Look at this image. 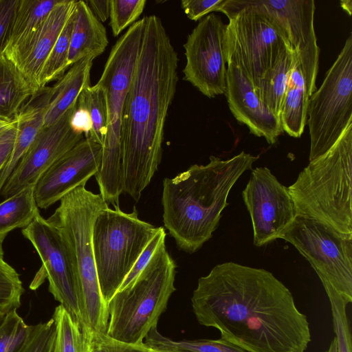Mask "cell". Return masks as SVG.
Wrapping results in <instances>:
<instances>
[{"label": "cell", "instance_id": "6da1fadb", "mask_svg": "<svg viewBox=\"0 0 352 352\" xmlns=\"http://www.w3.org/2000/svg\"><path fill=\"white\" fill-rule=\"evenodd\" d=\"M191 303L200 324L246 352H305L311 340L292 292L264 269L217 265L198 280Z\"/></svg>", "mask_w": 352, "mask_h": 352}, {"label": "cell", "instance_id": "7a4b0ae2", "mask_svg": "<svg viewBox=\"0 0 352 352\" xmlns=\"http://www.w3.org/2000/svg\"><path fill=\"white\" fill-rule=\"evenodd\" d=\"M142 42L122 112V189L135 201L162 157L164 126L178 82L179 58L158 16H144Z\"/></svg>", "mask_w": 352, "mask_h": 352}, {"label": "cell", "instance_id": "3957f363", "mask_svg": "<svg viewBox=\"0 0 352 352\" xmlns=\"http://www.w3.org/2000/svg\"><path fill=\"white\" fill-rule=\"evenodd\" d=\"M258 157L244 151L226 160L211 155L206 165L163 180L164 227L181 250L194 253L212 237L232 187Z\"/></svg>", "mask_w": 352, "mask_h": 352}, {"label": "cell", "instance_id": "277c9868", "mask_svg": "<svg viewBox=\"0 0 352 352\" xmlns=\"http://www.w3.org/2000/svg\"><path fill=\"white\" fill-rule=\"evenodd\" d=\"M84 182L60 200L46 219L56 231L71 265L77 289L85 342L96 334H107L109 312L100 288L92 245L96 218L109 207L100 194L88 190Z\"/></svg>", "mask_w": 352, "mask_h": 352}, {"label": "cell", "instance_id": "5b68a950", "mask_svg": "<svg viewBox=\"0 0 352 352\" xmlns=\"http://www.w3.org/2000/svg\"><path fill=\"white\" fill-rule=\"evenodd\" d=\"M351 170L352 124L327 153L309 162L287 187L296 216L352 234Z\"/></svg>", "mask_w": 352, "mask_h": 352}, {"label": "cell", "instance_id": "8992f818", "mask_svg": "<svg viewBox=\"0 0 352 352\" xmlns=\"http://www.w3.org/2000/svg\"><path fill=\"white\" fill-rule=\"evenodd\" d=\"M144 16L137 21L112 47L97 82L104 89L107 109V133L102 146V160L94 175L105 202L119 206L123 192L121 124L124 101L139 54Z\"/></svg>", "mask_w": 352, "mask_h": 352}, {"label": "cell", "instance_id": "52a82bcc", "mask_svg": "<svg viewBox=\"0 0 352 352\" xmlns=\"http://www.w3.org/2000/svg\"><path fill=\"white\" fill-rule=\"evenodd\" d=\"M176 267L163 243L136 279L107 302V335L125 342H143L175 291Z\"/></svg>", "mask_w": 352, "mask_h": 352}, {"label": "cell", "instance_id": "ba28073f", "mask_svg": "<svg viewBox=\"0 0 352 352\" xmlns=\"http://www.w3.org/2000/svg\"><path fill=\"white\" fill-rule=\"evenodd\" d=\"M158 228L141 220L135 207L102 210L95 219L92 245L102 296L107 303L118 291Z\"/></svg>", "mask_w": 352, "mask_h": 352}, {"label": "cell", "instance_id": "9c48e42d", "mask_svg": "<svg viewBox=\"0 0 352 352\" xmlns=\"http://www.w3.org/2000/svg\"><path fill=\"white\" fill-rule=\"evenodd\" d=\"M310 135L309 162L327 153L352 124V34L310 96L307 122Z\"/></svg>", "mask_w": 352, "mask_h": 352}, {"label": "cell", "instance_id": "30bf717a", "mask_svg": "<svg viewBox=\"0 0 352 352\" xmlns=\"http://www.w3.org/2000/svg\"><path fill=\"white\" fill-rule=\"evenodd\" d=\"M282 239L309 262L324 289L352 302V234L313 219L296 216Z\"/></svg>", "mask_w": 352, "mask_h": 352}, {"label": "cell", "instance_id": "8fae6325", "mask_svg": "<svg viewBox=\"0 0 352 352\" xmlns=\"http://www.w3.org/2000/svg\"><path fill=\"white\" fill-rule=\"evenodd\" d=\"M228 19L222 40L226 62L241 68L256 87L292 47L281 28L262 14L241 11Z\"/></svg>", "mask_w": 352, "mask_h": 352}, {"label": "cell", "instance_id": "7c38bea8", "mask_svg": "<svg viewBox=\"0 0 352 352\" xmlns=\"http://www.w3.org/2000/svg\"><path fill=\"white\" fill-rule=\"evenodd\" d=\"M315 10L313 0H226L218 12L228 18L241 11L252 12L281 28L297 54L311 96L316 89L320 54L314 30Z\"/></svg>", "mask_w": 352, "mask_h": 352}, {"label": "cell", "instance_id": "4fadbf2b", "mask_svg": "<svg viewBox=\"0 0 352 352\" xmlns=\"http://www.w3.org/2000/svg\"><path fill=\"white\" fill-rule=\"evenodd\" d=\"M242 197L250 214L256 246L281 239L296 217L287 187L267 167L252 170Z\"/></svg>", "mask_w": 352, "mask_h": 352}, {"label": "cell", "instance_id": "5bb4252c", "mask_svg": "<svg viewBox=\"0 0 352 352\" xmlns=\"http://www.w3.org/2000/svg\"><path fill=\"white\" fill-rule=\"evenodd\" d=\"M226 24L219 16L201 19L184 45L186 65L184 80L209 98L224 94L226 89V59L222 40Z\"/></svg>", "mask_w": 352, "mask_h": 352}, {"label": "cell", "instance_id": "9a60e30c", "mask_svg": "<svg viewBox=\"0 0 352 352\" xmlns=\"http://www.w3.org/2000/svg\"><path fill=\"white\" fill-rule=\"evenodd\" d=\"M21 232L34 247L42 261L41 268L31 283L30 289H36L47 278L49 292L80 327L74 276L56 231L40 214Z\"/></svg>", "mask_w": 352, "mask_h": 352}, {"label": "cell", "instance_id": "2e32d148", "mask_svg": "<svg viewBox=\"0 0 352 352\" xmlns=\"http://www.w3.org/2000/svg\"><path fill=\"white\" fill-rule=\"evenodd\" d=\"M76 106V104L54 124L43 128L3 186L0 201L28 186L36 185L57 160L85 138L83 134L70 126V118Z\"/></svg>", "mask_w": 352, "mask_h": 352}, {"label": "cell", "instance_id": "e0dca14e", "mask_svg": "<svg viewBox=\"0 0 352 352\" xmlns=\"http://www.w3.org/2000/svg\"><path fill=\"white\" fill-rule=\"evenodd\" d=\"M102 146L85 138L57 160L34 186L38 208L46 209L94 176L99 170Z\"/></svg>", "mask_w": 352, "mask_h": 352}, {"label": "cell", "instance_id": "ac0fdd59", "mask_svg": "<svg viewBox=\"0 0 352 352\" xmlns=\"http://www.w3.org/2000/svg\"><path fill=\"white\" fill-rule=\"evenodd\" d=\"M226 96L234 117L245 124L251 133L274 144L283 133L278 118L261 100L252 81L233 64L226 67Z\"/></svg>", "mask_w": 352, "mask_h": 352}, {"label": "cell", "instance_id": "d6986e66", "mask_svg": "<svg viewBox=\"0 0 352 352\" xmlns=\"http://www.w3.org/2000/svg\"><path fill=\"white\" fill-rule=\"evenodd\" d=\"M75 2L74 0H60L37 30L5 56L36 89H39L38 76L42 67L70 16Z\"/></svg>", "mask_w": 352, "mask_h": 352}, {"label": "cell", "instance_id": "ffe728a7", "mask_svg": "<svg viewBox=\"0 0 352 352\" xmlns=\"http://www.w3.org/2000/svg\"><path fill=\"white\" fill-rule=\"evenodd\" d=\"M53 94L52 86L40 87L21 107L16 116L17 133L10 160L0 171V192L35 138L44 127Z\"/></svg>", "mask_w": 352, "mask_h": 352}, {"label": "cell", "instance_id": "44dd1931", "mask_svg": "<svg viewBox=\"0 0 352 352\" xmlns=\"http://www.w3.org/2000/svg\"><path fill=\"white\" fill-rule=\"evenodd\" d=\"M106 29L85 1H76L68 62L71 66L84 58H95L108 45Z\"/></svg>", "mask_w": 352, "mask_h": 352}, {"label": "cell", "instance_id": "7402d4cb", "mask_svg": "<svg viewBox=\"0 0 352 352\" xmlns=\"http://www.w3.org/2000/svg\"><path fill=\"white\" fill-rule=\"evenodd\" d=\"M93 61L92 58H84L76 62L52 86L53 94L45 114L44 127L54 124L76 105L82 91L90 85Z\"/></svg>", "mask_w": 352, "mask_h": 352}, {"label": "cell", "instance_id": "603a6c76", "mask_svg": "<svg viewBox=\"0 0 352 352\" xmlns=\"http://www.w3.org/2000/svg\"><path fill=\"white\" fill-rule=\"evenodd\" d=\"M309 98L300 65L297 59L289 74L278 117L283 131L293 138H300L304 131Z\"/></svg>", "mask_w": 352, "mask_h": 352}, {"label": "cell", "instance_id": "cb8c5ba5", "mask_svg": "<svg viewBox=\"0 0 352 352\" xmlns=\"http://www.w3.org/2000/svg\"><path fill=\"white\" fill-rule=\"evenodd\" d=\"M5 56L0 58V117L13 120L37 91Z\"/></svg>", "mask_w": 352, "mask_h": 352}, {"label": "cell", "instance_id": "d4e9b609", "mask_svg": "<svg viewBox=\"0 0 352 352\" xmlns=\"http://www.w3.org/2000/svg\"><path fill=\"white\" fill-rule=\"evenodd\" d=\"M60 1L19 0L3 55L10 54L36 31Z\"/></svg>", "mask_w": 352, "mask_h": 352}, {"label": "cell", "instance_id": "484cf974", "mask_svg": "<svg viewBox=\"0 0 352 352\" xmlns=\"http://www.w3.org/2000/svg\"><path fill=\"white\" fill-rule=\"evenodd\" d=\"M297 59V54L292 48L285 50L255 87L261 100L278 118L289 74Z\"/></svg>", "mask_w": 352, "mask_h": 352}, {"label": "cell", "instance_id": "4316f807", "mask_svg": "<svg viewBox=\"0 0 352 352\" xmlns=\"http://www.w3.org/2000/svg\"><path fill=\"white\" fill-rule=\"evenodd\" d=\"M34 186L25 187L20 192L0 201V243L8 233L24 228L40 214L34 198Z\"/></svg>", "mask_w": 352, "mask_h": 352}, {"label": "cell", "instance_id": "83f0119b", "mask_svg": "<svg viewBox=\"0 0 352 352\" xmlns=\"http://www.w3.org/2000/svg\"><path fill=\"white\" fill-rule=\"evenodd\" d=\"M144 340L148 346L160 352H246L221 338L175 341L162 335L157 327Z\"/></svg>", "mask_w": 352, "mask_h": 352}, {"label": "cell", "instance_id": "f1b7e54d", "mask_svg": "<svg viewBox=\"0 0 352 352\" xmlns=\"http://www.w3.org/2000/svg\"><path fill=\"white\" fill-rule=\"evenodd\" d=\"M73 25L74 10L42 67L38 76L39 88L58 80L70 67L68 56Z\"/></svg>", "mask_w": 352, "mask_h": 352}, {"label": "cell", "instance_id": "f546056e", "mask_svg": "<svg viewBox=\"0 0 352 352\" xmlns=\"http://www.w3.org/2000/svg\"><path fill=\"white\" fill-rule=\"evenodd\" d=\"M76 104L86 108L90 114L92 129L87 138L102 146L107 126V102L103 88L98 83L85 87Z\"/></svg>", "mask_w": 352, "mask_h": 352}, {"label": "cell", "instance_id": "4dcf8cb0", "mask_svg": "<svg viewBox=\"0 0 352 352\" xmlns=\"http://www.w3.org/2000/svg\"><path fill=\"white\" fill-rule=\"evenodd\" d=\"M52 318L56 326V352H89L79 324L61 305Z\"/></svg>", "mask_w": 352, "mask_h": 352}, {"label": "cell", "instance_id": "1f68e13d", "mask_svg": "<svg viewBox=\"0 0 352 352\" xmlns=\"http://www.w3.org/2000/svg\"><path fill=\"white\" fill-rule=\"evenodd\" d=\"M32 325L27 324L16 309L7 313L0 322V352H23Z\"/></svg>", "mask_w": 352, "mask_h": 352}, {"label": "cell", "instance_id": "d6a6232c", "mask_svg": "<svg viewBox=\"0 0 352 352\" xmlns=\"http://www.w3.org/2000/svg\"><path fill=\"white\" fill-rule=\"evenodd\" d=\"M24 289L19 274L3 258L0 243V312L17 309Z\"/></svg>", "mask_w": 352, "mask_h": 352}, {"label": "cell", "instance_id": "836d02e7", "mask_svg": "<svg viewBox=\"0 0 352 352\" xmlns=\"http://www.w3.org/2000/svg\"><path fill=\"white\" fill-rule=\"evenodd\" d=\"M329 299L338 352H352L351 334L346 315L347 302L332 289H324Z\"/></svg>", "mask_w": 352, "mask_h": 352}, {"label": "cell", "instance_id": "e575fe53", "mask_svg": "<svg viewBox=\"0 0 352 352\" xmlns=\"http://www.w3.org/2000/svg\"><path fill=\"white\" fill-rule=\"evenodd\" d=\"M146 0H110L109 25L114 36L137 21L143 12Z\"/></svg>", "mask_w": 352, "mask_h": 352}, {"label": "cell", "instance_id": "d590c367", "mask_svg": "<svg viewBox=\"0 0 352 352\" xmlns=\"http://www.w3.org/2000/svg\"><path fill=\"white\" fill-rule=\"evenodd\" d=\"M23 352H56V326L53 318L45 322L32 325Z\"/></svg>", "mask_w": 352, "mask_h": 352}, {"label": "cell", "instance_id": "8d00e7d4", "mask_svg": "<svg viewBox=\"0 0 352 352\" xmlns=\"http://www.w3.org/2000/svg\"><path fill=\"white\" fill-rule=\"evenodd\" d=\"M89 352H153L144 342L129 343L113 339L107 334H96L87 342Z\"/></svg>", "mask_w": 352, "mask_h": 352}, {"label": "cell", "instance_id": "74e56055", "mask_svg": "<svg viewBox=\"0 0 352 352\" xmlns=\"http://www.w3.org/2000/svg\"><path fill=\"white\" fill-rule=\"evenodd\" d=\"M166 235L164 228L158 227L157 232L138 258L118 291L129 286L136 279L148 265L159 247L165 243Z\"/></svg>", "mask_w": 352, "mask_h": 352}, {"label": "cell", "instance_id": "f35d334b", "mask_svg": "<svg viewBox=\"0 0 352 352\" xmlns=\"http://www.w3.org/2000/svg\"><path fill=\"white\" fill-rule=\"evenodd\" d=\"M226 0H182L181 6L187 17L197 21L210 12H218Z\"/></svg>", "mask_w": 352, "mask_h": 352}, {"label": "cell", "instance_id": "ab89813d", "mask_svg": "<svg viewBox=\"0 0 352 352\" xmlns=\"http://www.w3.org/2000/svg\"><path fill=\"white\" fill-rule=\"evenodd\" d=\"M19 0H0V58L7 45Z\"/></svg>", "mask_w": 352, "mask_h": 352}, {"label": "cell", "instance_id": "60d3db41", "mask_svg": "<svg viewBox=\"0 0 352 352\" xmlns=\"http://www.w3.org/2000/svg\"><path fill=\"white\" fill-rule=\"evenodd\" d=\"M17 133L16 120L0 132V171L10 158Z\"/></svg>", "mask_w": 352, "mask_h": 352}, {"label": "cell", "instance_id": "b9f144b4", "mask_svg": "<svg viewBox=\"0 0 352 352\" xmlns=\"http://www.w3.org/2000/svg\"><path fill=\"white\" fill-rule=\"evenodd\" d=\"M77 103V102H76ZM70 126L76 132L82 133L87 138L92 129L91 117L88 110L76 104L70 118Z\"/></svg>", "mask_w": 352, "mask_h": 352}, {"label": "cell", "instance_id": "7bdbcfd3", "mask_svg": "<svg viewBox=\"0 0 352 352\" xmlns=\"http://www.w3.org/2000/svg\"><path fill=\"white\" fill-rule=\"evenodd\" d=\"M110 0H87L85 1L96 17L100 21L104 22L109 17Z\"/></svg>", "mask_w": 352, "mask_h": 352}, {"label": "cell", "instance_id": "ee69618b", "mask_svg": "<svg viewBox=\"0 0 352 352\" xmlns=\"http://www.w3.org/2000/svg\"><path fill=\"white\" fill-rule=\"evenodd\" d=\"M341 8L348 13L349 16H351L352 12V1L351 0H344L341 1L340 2Z\"/></svg>", "mask_w": 352, "mask_h": 352}, {"label": "cell", "instance_id": "f6af8a7d", "mask_svg": "<svg viewBox=\"0 0 352 352\" xmlns=\"http://www.w3.org/2000/svg\"><path fill=\"white\" fill-rule=\"evenodd\" d=\"M324 352H338V351H337V342H336V340L335 337L331 340V343L329 344V346L327 349V350L325 351Z\"/></svg>", "mask_w": 352, "mask_h": 352}, {"label": "cell", "instance_id": "bcb514c9", "mask_svg": "<svg viewBox=\"0 0 352 352\" xmlns=\"http://www.w3.org/2000/svg\"><path fill=\"white\" fill-rule=\"evenodd\" d=\"M8 126H9V125H8ZM8 126H6V127H8ZM6 127L3 128V129H0V132H1V131H2L3 129H5Z\"/></svg>", "mask_w": 352, "mask_h": 352}]
</instances>
